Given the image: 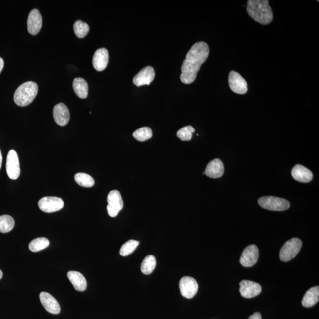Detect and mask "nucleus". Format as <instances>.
Wrapping results in <instances>:
<instances>
[{
	"label": "nucleus",
	"instance_id": "nucleus-1",
	"mask_svg": "<svg viewBox=\"0 0 319 319\" xmlns=\"http://www.w3.org/2000/svg\"><path fill=\"white\" fill-rule=\"evenodd\" d=\"M209 52L206 42H199L192 46L182 65L180 78L183 83L188 85L195 81L201 66L209 57Z\"/></svg>",
	"mask_w": 319,
	"mask_h": 319
},
{
	"label": "nucleus",
	"instance_id": "nucleus-2",
	"mask_svg": "<svg viewBox=\"0 0 319 319\" xmlns=\"http://www.w3.org/2000/svg\"><path fill=\"white\" fill-rule=\"evenodd\" d=\"M247 11L251 18L262 25H267L273 20V13L268 0H249Z\"/></svg>",
	"mask_w": 319,
	"mask_h": 319
},
{
	"label": "nucleus",
	"instance_id": "nucleus-3",
	"mask_svg": "<svg viewBox=\"0 0 319 319\" xmlns=\"http://www.w3.org/2000/svg\"><path fill=\"white\" fill-rule=\"evenodd\" d=\"M38 92V86L35 82L24 83L15 92V103L20 107L27 106L35 100Z\"/></svg>",
	"mask_w": 319,
	"mask_h": 319
},
{
	"label": "nucleus",
	"instance_id": "nucleus-4",
	"mask_svg": "<svg viewBox=\"0 0 319 319\" xmlns=\"http://www.w3.org/2000/svg\"><path fill=\"white\" fill-rule=\"evenodd\" d=\"M302 246V241L297 238H294L282 247L280 252L281 261L288 262L293 259L300 252Z\"/></svg>",
	"mask_w": 319,
	"mask_h": 319
},
{
	"label": "nucleus",
	"instance_id": "nucleus-5",
	"mask_svg": "<svg viewBox=\"0 0 319 319\" xmlns=\"http://www.w3.org/2000/svg\"><path fill=\"white\" fill-rule=\"evenodd\" d=\"M258 203L262 208L272 211H284L290 207V203L287 200L273 196L262 197Z\"/></svg>",
	"mask_w": 319,
	"mask_h": 319
},
{
	"label": "nucleus",
	"instance_id": "nucleus-6",
	"mask_svg": "<svg viewBox=\"0 0 319 319\" xmlns=\"http://www.w3.org/2000/svg\"><path fill=\"white\" fill-rule=\"evenodd\" d=\"M107 202L108 215L111 217H116L123 207V199L120 192L117 190L111 191L108 195Z\"/></svg>",
	"mask_w": 319,
	"mask_h": 319
},
{
	"label": "nucleus",
	"instance_id": "nucleus-7",
	"mask_svg": "<svg viewBox=\"0 0 319 319\" xmlns=\"http://www.w3.org/2000/svg\"><path fill=\"white\" fill-rule=\"evenodd\" d=\"M179 289L182 296L187 299H191L197 293L199 285L194 278L184 277L180 280Z\"/></svg>",
	"mask_w": 319,
	"mask_h": 319
},
{
	"label": "nucleus",
	"instance_id": "nucleus-8",
	"mask_svg": "<svg viewBox=\"0 0 319 319\" xmlns=\"http://www.w3.org/2000/svg\"><path fill=\"white\" fill-rule=\"evenodd\" d=\"M259 255V249L255 245H250L243 251L241 256L240 264L244 267H251L258 261Z\"/></svg>",
	"mask_w": 319,
	"mask_h": 319
},
{
	"label": "nucleus",
	"instance_id": "nucleus-9",
	"mask_svg": "<svg viewBox=\"0 0 319 319\" xmlns=\"http://www.w3.org/2000/svg\"><path fill=\"white\" fill-rule=\"evenodd\" d=\"M38 206L39 209L43 212L53 213L63 209L64 206V202L61 198L45 197L39 201Z\"/></svg>",
	"mask_w": 319,
	"mask_h": 319
},
{
	"label": "nucleus",
	"instance_id": "nucleus-10",
	"mask_svg": "<svg viewBox=\"0 0 319 319\" xmlns=\"http://www.w3.org/2000/svg\"><path fill=\"white\" fill-rule=\"evenodd\" d=\"M6 171L11 179L15 180L20 175V166L19 159L16 151L11 150L9 151L6 163Z\"/></svg>",
	"mask_w": 319,
	"mask_h": 319
},
{
	"label": "nucleus",
	"instance_id": "nucleus-11",
	"mask_svg": "<svg viewBox=\"0 0 319 319\" xmlns=\"http://www.w3.org/2000/svg\"><path fill=\"white\" fill-rule=\"evenodd\" d=\"M229 86L235 94L244 95L248 91L247 83L240 73L231 71L228 77Z\"/></svg>",
	"mask_w": 319,
	"mask_h": 319
},
{
	"label": "nucleus",
	"instance_id": "nucleus-12",
	"mask_svg": "<svg viewBox=\"0 0 319 319\" xmlns=\"http://www.w3.org/2000/svg\"><path fill=\"white\" fill-rule=\"evenodd\" d=\"M240 292L244 298H253L258 296L261 293V285L255 282L249 280H243L240 283Z\"/></svg>",
	"mask_w": 319,
	"mask_h": 319
},
{
	"label": "nucleus",
	"instance_id": "nucleus-13",
	"mask_svg": "<svg viewBox=\"0 0 319 319\" xmlns=\"http://www.w3.org/2000/svg\"><path fill=\"white\" fill-rule=\"evenodd\" d=\"M53 115L55 122L61 126H66L69 122V110L66 105L63 103L55 105L53 110Z\"/></svg>",
	"mask_w": 319,
	"mask_h": 319
},
{
	"label": "nucleus",
	"instance_id": "nucleus-14",
	"mask_svg": "<svg viewBox=\"0 0 319 319\" xmlns=\"http://www.w3.org/2000/svg\"><path fill=\"white\" fill-rule=\"evenodd\" d=\"M42 26V17L37 9L30 11L27 20V29L31 35H36Z\"/></svg>",
	"mask_w": 319,
	"mask_h": 319
},
{
	"label": "nucleus",
	"instance_id": "nucleus-15",
	"mask_svg": "<svg viewBox=\"0 0 319 319\" xmlns=\"http://www.w3.org/2000/svg\"><path fill=\"white\" fill-rule=\"evenodd\" d=\"M109 60V55L107 49L101 48L96 51L93 57V66L98 72H102L106 69Z\"/></svg>",
	"mask_w": 319,
	"mask_h": 319
},
{
	"label": "nucleus",
	"instance_id": "nucleus-16",
	"mask_svg": "<svg viewBox=\"0 0 319 319\" xmlns=\"http://www.w3.org/2000/svg\"><path fill=\"white\" fill-rule=\"evenodd\" d=\"M154 77L153 68L151 66L145 67L134 77L133 83L138 87L145 85H149L153 81Z\"/></svg>",
	"mask_w": 319,
	"mask_h": 319
},
{
	"label": "nucleus",
	"instance_id": "nucleus-17",
	"mask_svg": "<svg viewBox=\"0 0 319 319\" xmlns=\"http://www.w3.org/2000/svg\"><path fill=\"white\" fill-rule=\"evenodd\" d=\"M40 300L46 311L52 314H60L61 312L60 304L51 294L44 292L40 293Z\"/></svg>",
	"mask_w": 319,
	"mask_h": 319
},
{
	"label": "nucleus",
	"instance_id": "nucleus-18",
	"mask_svg": "<svg viewBox=\"0 0 319 319\" xmlns=\"http://www.w3.org/2000/svg\"><path fill=\"white\" fill-rule=\"evenodd\" d=\"M204 172L210 178H221L224 173V164L219 159H213L207 164Z\"/></svg>",
	"mask_w": 319,
	"mask_h": 319
},
{
	"label": "nucleus",
	"instance_id": "nucleus-19",
	"mask_svg": "<svg viewBox=\"0 0 319 319\" xmlns=\"http://www.w3.org/2000/svg\"><path fill=\"white\" fill-rule=\"evenodd\" d=\"M292 176L294 180L302 183L311 181L313 178V174L311 170L300 165H297L293 167L292 170Z\"/></svg>",
	"mask_w": 319,
	"mask_h": 319
},
{
	"label": "nucleus",
	"instance_id": "nucleus-20",
	"mask_svg": "<svg viewBox=\"0 0 319 319\" xmlns=\"http://www.w3.org/2000/svg\"><path fill=\"white\" fill-rule=\"evenodd\" d=\"M67 277L75 289L78 292H84L87 287V281L83 275L77 271L68 272Z\"/></svg>",
	"mask_w": 319,
	"mask_h": 319
},
{
	"label": "nucleus",
	"instance_id": "nucleus-21",
	"mask_svg": "<svg viewBox=\"0 0 319 319\" xmlns=\"http://www.w3.org/2000/svg\"><path fill=\"white\" fill-rule=\"evenodd\" d=\"M319 287L315 286L307 291L302 299V304L305 308H311L319 302Z\"/></svg>",
	"mask_w": 319,
	"mask_h": 319
},
{
	"label": "nucleus",
	"instance_id": "nucleus-22",
	"mask_svg": "<svg viewBox=\"0 0 319 319\" xmlns=\"http://www.w3.org/2000/svg\"><path fill=\"white\" fill-rule=\"evenodd\" d=\"M73 88L77 97L82 99L87 98L88 95V85L84 79L77 77L73 80Z\"/></svg>",
	"mask_w": 319,
	"mask_h": 319
},
{
	"label": "nucleus",
	"instance_id": "nucleus-23",
	"mask_svg": "<svg viewBox=\"0 0 319 319\" xmlns=\"http://www.w3.org/2000/svg\"><path fill=\"white\" fill-rule=\"evenodd\" d=\"M156 259L154 256L149 255L145 257L141 266L142 273L146 275L152 273L156 267Z\"/></svg>",
	"mask_w": 319,
	"mask_h": 319
},
{
	"label": "nucleus",
	"instance_id": "nucleus-24",
	"mask_svg": "<svg viewBox=\"0 0 319 319\" xmlns=\"http://www.w3.org/2000/svg\"><path fill=\"white\" fill-rule=\"evenodd\" d=\"M77 184L83 187L90 188L95 184L94 178L85 173H77L75 176Z\"/></svg>",
	"mask_w": 319,
	"mask_h": 319
},
{
	"label": "nucleus",
	"instance_id": "nucleus-25",
	"mask_svg": "<svg viewBox=\"0 0 319 319\" xmlns=\"http://www.w3.org/2000/svg\"><path fill=\"white\" fill-rule=\"evenodd\" d=\"M49 241L45 237L37 238L34 239L29 244L30 250L33 252H38L46 249L49 246Z\"/></svg>",
	"mask_w": 319,
	"mask_h": 319
},
{
	"label": "nucleus",
	"instance_id": "nucleus-26",
	"mask_svg": "<svg viewBox=\"0 0 319 319\" xmlns=\"http://www.w3.org/2000/svg\"><path fill=\"white\" fill-rule=\"evenodd\" d=\"M15 225L14 220L10 215L0 216V232L7 233L13 230Z\"/></svg>",
	"mask_w": 319,
	"mask_h": 319
},
{
	"label": "nucleus",
	"instance_id": "nucleus-27",
	"mask_svg": "<svg viewBox=\"0 0 319 319\" xmlns=\"http://www.w3.org/2000/svg\"><path fill=\"white\" fill-rule=\"evenodd\" d=\"M133 136L138 141L144 142L149 140L153 136L152 130L147 127L139 128L133 133Z\"/></svg>",
	"mask_w": 319,
	"mask_h": 319
},
{
	"label": "nucleus",
	"instance_id": "nucleus-28",
	"mask_svg": "<svg viewBox=\"0 0 319 319\" xmlns=\"http://www.w3.org/2000/svg\"><path fill=\"white\" fill-rule=\"evenodd\" d=\"M140 242L134 240H130L124 244L120 250V255L123 256H128L137 249Z\"/></svg>",
	"mask_w": 319,
	"mask_h": 319
},
{
	"label": "nucleus",
	"instance_id": "nucleus-29",
	"mask_svg": "<svg viewBox=\"0 0 319 319\" xmlns=\"http://www.w3.org/2000/svg\"><path fill=\"white\" fill-rule=\"evenodd\" d=\"M74 32L79 38H83L89 32V26L87 23L81 20H77L73 25Z\"/></svg>",
	"mask_w": 319,
	"mask_h": 319
},
{
	"label": "nucleus",
	"instance_id": "nucleus-30",
	"mask_svg": "<svg viewBox=\"0 0 319 319\" xmlns=\"http://www.w3.org/2000/svg\"><path fill=\"white\" fill-rule=\"evenodd\" d=\"M195 129L191 126L184 127L177 132V137L183 141H190L193 137Z\"/></svg>",
	"mask_w": 319,
	"mask_h": 319
},
{
	"label": "nucleus",
	"instance_id": "nucleus-31",
	"mask_svg": "<svg viewBox=\"0 0 319 319\" xmlns=\"http://www.w3.org/2000/svg\"><path fill=\"white\" fill-rule=\"evenodd\" d=\"M249 319H262L261 314L259 312H255V314L250 316Z\"/></svg>",
	"mask_w": 319,
	"mask_h": 319
},
{
	"label": "nucleus",
	"instance_id": "nucleus-32",
	"mask_svg": "<svg viewBox=\"0 0 319 319\" xmlns=\"http://www.w3.org/2000/svg\"><path fill=\"white\" fill-rule=\"evenodd\" d=\"M4 60H3V59L1 57H0V73H1L3 68H4Z\"/></svg>",
	"mask_w": 319,
	"mask_h": 319
},
{
	"label": "nucleus",
	"instance_id": "nucleus-33",
	"mask_svg": "<svg viewBox=\"0 0 319 319\" xmlns=\"http://www.w3.org/2000/svg\"><path fill=\"white\" fill-rule=\"evenodd\" d=\"M2 163V156L1 150H0V170H1Z\"/></svg>",
	"mask_w": 319,
	"mask_h": 319
},
{
	"label": "nucleus",
	"instance_id": "nucleus-34",
	"mask_svg": "<svg viewBox=\"0 0 319 319\" xmlns=\"http://www.w3.org/2000/svg\"><path fill=\"white\" fill-rule=\"evenodd\" d=\"M3 276V273L1 269H0V280L1 279L2 277Z\"/></svg>",
	"mask_w": 319,
	"mask_h": 319
}]
</instances>
